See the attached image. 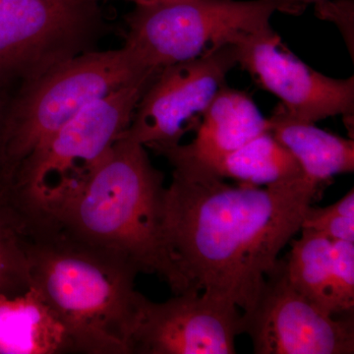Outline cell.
<instances>
[{"label":"cell","mask_w":354,"mask_h":354,"mask_svg":"<svg viewBox=\"0 0 354 354\" xmlns=\"http://www.w3.org/2000/svg\"><path fill=\"white\" fill-rule=\"evenodd\" d=\"M239 307L205 292L174 295L165 302L142 295L129 354H234L241 335Z\"/></svg>","instance_id":"8fae6325"},{"label":"cell","mask_w":354,"mask_h":354,"mask_svg":"<svg viewBox=\"0 0 354 354\" xmlns=\"http://www.w3.org/2000/svg\"><path fill=\"white\" fill-rule=\"evenodd\" d=\"M25 234L24 215L0 193V295H18L32 285Z\"/></svg>","instance_id":"e0dca14e"},{"label":"cell","mask_w":354,"mask_h":354,"mask_svg":"<svg viewBox=\"0 0 354 354\" xmlns=\"http://www.w3.org/2000/svg\"><path fill=\"white\" fill-rule=\"evenodd\" d=\"M155 72L127 46L88 50L18 88L7 114L2 189L28 156L84 109Z\"/></svg>","instance_id":"277c9868"},{"label":"cell","mask_w":354,"mask_h":354,"mask_svg":"<svg viewBox=\"0 0 354 354\" xmlns=\"http://www.w3.org/2000/svg\"><path fill=\"white\" fill-rule=\"evenodd\" d=\"M234 44L237 65L276 95L291 115L314 123L342 115L353 132V76L335 79L316 71L293 55L272 27L242 37Z\"/></svg>","instance_id":"30bf717a"},{"label":"cell","mask_w":354,"mask_h":354,"mask_svg":"<svg viewBox=\"0 0 354 354\" xmlns=\"http://www.w3.org/2000/svg\"><path fill=\"white\" fill-rule=\"evenodd\" d=\"M270 132L290 151L308 180L326 185L335 176L354 171L353 138H342L298 120L281 104L269 118Z\"/></svg>","instance_id":"5bb4252c"},{"label":"cell","mask_w":354,"mask_h":354,"mask_svg":"<svg viewBox=\"0 0 354 354\" xmlns=\"http://www.w3.org/2000/svg\"><path fill=\"white\" fill-rule=\"evenodd\" d=\"M100 1V0H95ZM129 1L135 2V4L150 3V2L160 1V0H129Z\"/></svg>","instance_id":"7402d4cb"},{"label":"cell","mask_w":354,"mask_h":354,"mask_svg":"<svg viewBox=\"0 0 354 354\" xmlns=\"http://www.w3.org/2000/svg\"><path fill=\"white\" fill-rule=\"evenodd\" d=\"M301 228L325 235L330 241L354 242V190L325 208L310 205L304 212Z\"/></svg>","instance_id":"ac0fdd59"},{"label":"cell","mask_w":354,"mask_h":354,"mask_svg":"<svg viewBox=\"0 0 354 354\" xmlns=\"http://www.w3.org/2000/svg\"><path fill=\"white\" fill-rule=\"evenodd\" d=\"M165 176L146 148L121 136L80 184L50 202L27 209L74 239L156 274L174 295L188 285L165 236Z\"/></svg>","instance_id":"7a4b0ae2"},{"label":"cell","mask_w":354,"mask_h":354,"mask_svg":"<svg viewBox=\"0 0 354 354\" xmlns=\"http://www.w3.org/2000/svg\"><path fill=\"white\" fill-rule=\"evenodd\" d=\"M286 1L292 2V3L299 4V6H306L309 3H318L323 0H286Z\"/></svg>","instance_id":"44dd1931"},{"label":"cell","mask_w":354,"mask_h":354,"mask_svg":"<svg viewBox=\"0 0 354 354\" xmlns=\"http://www.w3.org/2000/svg\"><path fill=\"white\" fill-rule=\"evenodd\" d=\"M236 65V46L227 44L160 69L140 97L123 136L158 155L179 145L186 133L198 127Z\"/></svg>","instance_id":"ba28073f"},{"label":"cell","mask_w":354,"mask_h":354,"mask_svg":"<svg viewBox=\"0 0 354 354\" xmlns=\"http://www.w3.org/2000/svg\"><path fill=\"white\" fill-rule=\"evenodd\" d=\"M80 353L68 326L35 285L0 295V354Z\"/></svg>","instance_id":"7c38bea8"},{"label":"cell","mask_w":354,"mask_h":354,"mask_svg":"<svg viewBox=\"0 0 354 354\" xmlns=\"http://www.w3.org/2000/svg\"><path fill=\"white\" fill-rule=\"evenodd\" d=\"M157 74H147L84 109L21 162L2 193L15 206L35 208L83 183L127 132Z\"/></svg>","instance_id":"8992f818"},{"label":"cell","mask_w":354,"mask_h":354,"mask_svg":"<svg viewBox=\"0 0 354 354\" xmlns=\"http://www.w3.org/2000/svg\"><path fill=\"white\" fill-rule=\"evenodd\" d=\"M167 160L174 172L165 190V236L188 291L247 311L321 186L304 174L264 187L232 186L194 160Z\"/></svg>","instance_id":"6da1fadb"},{"label":"cell","mask_w":354,"mask_h":354,"mask_svg":"<svg viewBox=\"0 0 354 354\" xmlns=\"http://www.w3.org/2000/svg\"><path fill=\"white\" fill-rule=\"evenodd\" d=\"M12 95L8 94V88L0 86V193L2 191L4 156H6V132L7 114Z\"/></svg>","instance_id":"ffe728a7"},{"label":"cell","mask_w":354,"mask_h":354,"mask_svg":"<svg viewBox=\"0 0 354 354\" xmlns=\"http://www.w3.org/2000/svg\"><path fill=\"white\" fill-rule=\"evenodd\" d=\"M300 230L301 235L291 242L290 252L286 258L288 278L310 301L330 315L339 316L333 295L332 241L308 228Z\"/></svg>","instance_id":"2e32d148"},{"label":"cell","mask_w":354,"mask_h":354,"mask_svg":"<svg viewBox=\"0 0 354 354\" xmlns=\"http://www.w3.org/2000/svg\"><path fill=\"white\" fill-rule=\"evenodd\" d=\"M330 265L333 295L337 315H353L354 242L332 241Z\"/></svg>","instance_id":"d6986e66"},{"label":"cell","mask_w":354,"mask_h":354,"mask_svg":"<svg viewBox=\"0 0 354 354\" xmlns=\"http://www.w3.org/2000/svg\"><path fill=\"white\" fill-rule=\"evenodd\" d=\"M286 0H160L136 4L128 15L127 46L146 69L201 57L271 28L276 12L299 14Z\"/></svg>","instance_id":"5b68a950"},{"label":"cell","mask_w":354,"mask_h":354,"mask_svg":"<svg viewBox=\"0 0 354 354\" xmlns=\"http://www.w3.org/2000/svg\"><path fill=\"white\" fill-rule=\"evenodd\" d=\"M196 131L189 144L180 143L160 155L192 160L223 155L270 131V121L250 95L225 85L205 111Z\"/></svg>","instance_id":"4fadbf2b"},{"label":"cell","mask_w":354,"mask_h":354,"mask_svg":"<svg viewBox=\"0 0 354 354\" xmlns=\"http://www.w3.org/2000/svg\"><path fill=\"white\" fill-rule=\"evenodd\" d=\"M100 25L95 0H0V86L19 88L88 51Z\"/></svg>","instance_id":"52a82bcc"},{"label":"cell","mask_w":354,"mask_h":354,"mask_svg":"<svg viewBox=\"0 0 354 354\" xmlns=\"http://www.w3.org/2000/svg\"><path fill=\"white\" fill-rule=\"evenodd\" d=\"M24 216L32 283L68 326L80 353L129 354L128 339L143 295L135 290L137 270L39 214Z\"/></svg>","instance_id":"3957f363"},{"label":"cell","mask_w":354,"mask_h":354,"mask_svg":"<svg viewBox=\"0 0 354 354\" xmlns=\"http://www.w3.org/2000/svg\"><path fill=\"white\" fill-rule=\"evenodd\" d=\"M241 335L256 354H353L354 317L332 316L291 283L286 258L277 261L252 306L241 317Z\"/></svg>","instance_id":"9c48e42d"},{"label":"cell","mask_w":354,"mask_h":354,"mask_svg":"<svg viewBox=\"0 0 354 354\" xmlns=\"http://www.w3.org/2000/svg\"><path fill=\"white\" fill-rule=\"evenodd\" d=\"M192 160L204 165L221 178H232L253 186L283 183L304 174L290 151L270 131L262 133L230 152Z\"/></svg>","instance_id":"9a60e30c"}]
</instances>
